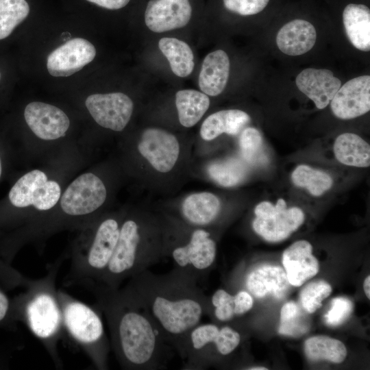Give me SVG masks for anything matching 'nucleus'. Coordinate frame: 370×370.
<instances>
[{"label":"nucleus","instance_id":"obj_19","mask_svg":"<svg viewBox=\"0 0 370 370\" xmlns=\"http://www.w3.org/2000/svg\"><path fill=\"white\" fill-rule=\"evenodd\" d=\"M244 283L248 292L258 299L268 295L280 299L291 285L284 269L271 264L260 265L249 270L245 275Z\"/></svg>","mask_w":370,"mask_h":370},{"label":"nucleus","instance_id":"obj_18","mask_svg":"<svg viewBox=\"0 0 370 370\" xmlns=\"http://www.w3.org/2000/svg\"><path fill=\"white\" fill-rule=\"evenodd\" d=\"M282 264L288 282L293 286L303 285L319 271V262L312 254V247L305 240L297 241L284 250Z\"/></svg>","mask_w":370,"mask_h":370},{"label":"nucleus","instance_id":"obj_36","mask_svg":"<svg viewBox=\"0 0 370 370\" xmlns=\"http://www.w3.org/2000/svg\"><path fill=\"white\" fill-rule=\"evenodd\" d=\"M228 10L242 16L258 14L267 5L269 0H223Z\"/></svg>","mask_w":370,"mask_h":370},{"label":"nucleus","instance_id":"obj_21","mask_svg":"<svg viewBox=\"0 0 370 370\" xmlns=\"http://www.w3.org/2000/svg\"><path fill=\"white\" fill-rule=\"evenodd\" d=\"M230 60L223 50L209 53L204 59L199 75V87L209 96H217L225 89L230 75Z\"/></svg>","mask_w":370,"mask_h":370},{"label":"nucleus","instance_id":"obj_16","mask_svg":"<svg viewBox=\"0 0 370 370\" xmlns=\"http://www.w3.org/2000/svg\"><path fill=\"white\" fill-rule=\"evenodd\" d=\"M191 13L188 0H150L146 7L145 22L151 31L162 33L186 26Z\"/></svg>","mask_w":370,"mask_h":370},{"label":"nucleus","instance_id":"obj_3","mask_svg":"<svg viewBox=\"0 0 370 370\" xmlns=\"http://www.w3.org/2000/svg\"><path fill=\"white\" fill-rule=\"evenodd\" d=\"M61 262H56L42 279L29 280L24 315L29 330L44 345L56 365L60 364L57 345L63 325L62 313L55 287Z\"/></svg>","mask_w":370,"mask_h":370},{"label":"nucleus","instance_id":"obj_17","mask_svg":"<svg viewBox=\"0 0 370 370\" xmlns=\"http://www.w3.org/2000/svg\"><path fill=\"white\" fill-rule=\"evenodd\" d=\"M295 83L318 109L327 107L341 86V80L325 69H305L298 74Z\"/></svg>","mask_w":370,"mask_h":370},{"label":"nucleus","instance_id":"obj_11","mask_svg":"<svg viewBox=\"0 0 370 370\" xmlns=\"http://www.w3.org/2000/svg\"><path fill=\"white\" fill-rule=\"evenodd\" d=\"M85 104L100 126L116 132L126 127L134 109L132 100L122 92L91 95Z\"/></svg>","mask_w":370,"mask_h":370},{"label":"nucleus","instance_id":"obj_34","mask_svg":"<svg viewBox=\"0 0 370 370\" xmlns=\"http://www.w3.org/2000/svg\"><path fill=\"white\" fill-rule=\"evenodd\" d=\"M332 287L325 280H315L306 284L299 295L301 306L309 314L314 312L322 306V301L328 297Z\"/></svg>","mask_w":370,"mask_h":370},{"label":"nucleus","instance_id":"obj_31","mask_svg":"<svg viewBox=\"0 0 370 370\" xmlns=\"http://www.w3.org/2000/svg\"><path fill=\"white\" fill-rule=\"evenodd\" d=\"M208 173L217 184L224 187H231L245 179L247 169L240 160L232 158L210 164L208 167Z\"/></svg>","mask_w":370,"mask_h":370},{"label":"nucleus","instance_id":"obj_28","mask_svg":"<svg viewBox=\"0 0 370 370\" xmlns=\"http://www.w3.org/2000/svg\"><path fill=\"white\" fill-rule=\"evenodd\" d=\"M304 352L311 360H324L333 363H341L347 356V348L341 341L324 335L307 338Z\"/></svg>","mask_w":370,"mask_h":370},{"label":"nucleus","instance_id":"obj_38","mask_svg":"<svg viewBox=\"0 0 370 370\" xmlns=\"http://www.w3.org/2000/svg\"><path fill=\"white\" fill-rule=\"evenodd\" d=\"M109 10H118L125 7L130 0H86Z\"/></svg>","mask_w":370,"mask_h":370},{"label":"nucleus","instance_id":"obj_5","mask_svg":"<svg viewBox=\"0 0 370 370\" xmlns=\"http://www.w3.org/2000/svg\"><path fill=\"white\" fill-rule=\"evenodd\" d=\"M63 325L69 336L83 349L97 369H108L109 342L98 311L57 290Z\"/></svg>","mask_w":370,"mask_h":370},{"label":"nucleus","instance_id":"obj_22","mask_svg":"<svg viewBox=\"0 0 370 370\" xmlns=\"http://www.w3.org/2000/svg\"><path fill=\"white\" fill-rule=\"evenodd\" d=\"M250 121V116L244 111L231 109L223 110L209 115L203 122L201 137L205 140H211L225 133L237 135Z\"/></svg>","mask_w":370,"mask_h":370},{"label":"nucleus","instance_id":"obj_15","mask_svg":"<svg viewBox=\"0 0 370 370\" xmlns=\"http://www.w3.org/2000/svg\"><path fill=\"white\" fill-rule=\"evenodd\" d=\"M24 116L33 133L45 140L64 136L70 125L69 117L61 109L43 102L29 103L25 108Z\"/></svg>","mask_w":370,"mask_h":370},{"label":"nucleus","instance_id":"obj_23","mask_svg":"<svg viewBox=\"0 0 370 370\" xmlns=\"http://www.w3.org/2000/svg\"><path fill=\"white\" fill-rule=\"evenodd\" d=\"M343 25L350 42L362 51L370 50V10L362 4L349 3L343 13Z\"/></svg>","mask_w":370,"mask_h":370},{"label":"nucleus","instance_id":"obj_27","mask_svg":"<svg viewBox=\"0 0 370 370\" xmlns=\"http://www.w3.org/2000/svg\"><path fill=\"white\" fill-rule=\"evenodd\" d=\"M158 47L169 62L172 72L177 76H188L194 69V55L190 46L175 38H162Z\"/></svg>","mask_w":370,"mask_h":370},{"label":"nucleus","instance_id":"obj_8","mask_svg":"<svg viewBox=\"0 0 370 370\" xmlns=\"http://www.w3.org/2000/svg\"><path fill=\"white\" fill-rule=\"evenodd\" d=\"M254 213L253 230L271 243L286 239L302 225L305 219L301 209L298 207L287 208L283 199H279L275 205L269 201H262L256 206Z\"/></svg>","mask_w":370,"mask_h":370},{"label":"nucleus","instance_id":"obj_41","mask_svg":"<svg viewBox=\"0 0 370 370\" xmlns=\"http://www.w3.org/2000/svg\"><path fill=\"white\" fill-rule=\"evenodd\" d=\"M247 369H249V370H267V368H265L264 367L258 366V367H251L249 368H247Z\"/></svg>","mask_w":370,"mask_h":370},{"label":"nucleus","instance_id":"obj_14","mask_svg":"<svg viewBox=\"0 0 370 370\" xmlns=\"http://www.w3.org/2000/svg\"><path fill=\"white\" fill-rule=\"evenodd\" d=\"M333 114L347 120L360 116L370 110V76L353 78L341 86L330 101Z\"/></svg>","mask_w":370,"mask_h":370},{"label":"nucleus","instance_id":"obj_1","mask_svg":"<svg viewBox=\"0 0 370 370\" xmlns=\"http://www.w3.org/2000/svg\"><path fill=\"white\" fill-rule=\"evenodd\" d=\"M107 321L110 344L121 367L127 370L162 369L172 349L136 294L127 285L117 289L94 284L86 287Z\"/></svg>","mask_w":370,"mask_h":370},{"label":"nucleus","instance_id":"obj_37","mask_svg":"<svg viewBox=\"0 0 370 370\" xmlns=\"http://www.w3.org/2000/svg\"><path fill=\"white\" fill-rule=\"evenodd\" d=\"M235 317L241 316L249 312L254 306L252 295L247 291L241 290L234 294Z\"/></svg>","mask_w":370,"mask_h":370},{"label":"nucleus","instance_id":"obj_42","mask_svg":"<svg viewBox=\"0 0 370 370\" xmlns=\"http://www.w3.org/2000/svg\"><path fill=\"white\" fill-rule=\"evenodd\" d=\"M1 171H2V167H1V158H0V177H1Z\"/></svg>","mask_w":370,"mask_h":370},{"label":"nucleus","instance_id":"obj_39","mask_svg":"<svg viewBox=\"0 0 370 370\" xmlns=\"http://www.w3.org/2000/svg\"><path fill=\"white\" fill-rule=\"evenodd\" d=\"M9 309V301L5 295L0 292V321L6 316Z\"/></svg>","mask_w":370,"mask_h":370},{"label":"nucleus","instance_id":"obj_4","mask_svg":"<svg viewBox=\"0 0 370 370\" xmlns=\"http://www.w3.org/2000/svg\"><path fill=\"white\" fill-rule=\"evenodd\" d=\"M143 227L130 219L121 225L112 257L97 284L117 289L126 280L148 269L166 256V249L145 239Z\"/></svg>","mask_w":370,"mask_h":370},{"label":"nucleus","instance_id":"obj_6","mask_svg":"<svg viewBox=\"0 0 370 370\" xmlns=\"http://www.w3.org/2000/svg\"><path fill=\"white\" fill-rule=\"evenodd\" d=\"M121 225L114 218L99 223L87 249L73 254L65 283L85 288L99 282L116 248Z\"/></svg>","mask_w":370,"mask_h":370},{"label":"nucleus","instance_id":"obj_29","mask_svg":"<svg viewBox=\"0 0 370 370\" xmlns=\"http://www.w3.org/2000/svg\"><path fill=\"white\" fill-rule=\"evenodd\" d=\"M309 314L297 303L291 301L285 303L280 310L278 332L293 338L307 333L311 325Z\"/></svg>","mask_w":370,"mask_h":370},{"label":"nucleus","instance_id":"obj_26","mask_svg":"<svg viewBox=\"0 0 370 370\" xmlns=\"http://www.w3.org/2000/svg\"><path fill=\"white\" fill-rule=\"evenodd\" d=\"M175 106L179 121L190 127L199 122L210 106V99L205 93L193 90H180L175 94Z\"/></svg>","mask_w":370,"mask_h":370},{"label":"nucleus","instance_id":"obj_30","mask_svg":"<svg viewBox=\"0 0 370 370\" xmlns=\"http://www.w3.org/2000/svg\"><path fill=\"white\" fill-rule=\"evenodd\" d=\"M291 180L296 186L306 188L315 197L322 195L333 184V180L329 174L305 164L295 169L291 174Z\"/></svg>","mask_w":370,"mask_h":370},{"label":"nucleus","instance_id":"obj_40","mask_svg":"<svg viewBox=\"0 0 370 370\" xmlns=\"http://www.w3.org/2000/svg\"><path fill=\"white\" fill-rule=\"evenodd\" d=\"M370 275H367L363 282V288L367 298H370Z\"/></svg>","mask_w":370,"mask_h":370},{"label":"nucleus","instance_id":"obj_10","mask_svg":"<svg viewBox=\"0 0 370 370\" xmlns=\"http://www.w3.org/2000/svg\"><path fill=\"white\" fill-rule=\"evenodd\" d=\"M106 196V188L101 180L93 173H86L67 187L62 196L60 206L69 216H85L101 207Z\"/></svg>","mask_w":370,"mask_h":370},{"label":"nucleus","instance_id":"obj_20","mask_svg":"<svg viewBox=\"0 0 370 370\" xmlns=\"http://www.w3.org/2000/svg\"><path fill=\"white\" fill-rule=\"evenodd\" d=\"M316 39V29L312 23L303 19H295L281 27L276 36V43L284 53L296 56L309 51Z\"/></svg>","mask_w":370,"mask_h":370},{"label":"nucleus","instance_id":"obj_13","mask_svg":"<svg viewBox=\"0 0 370 370\" xmlns=\"http://www.w3.org/2000/svg\"><path fill=\"white\" fill-rule=\"evenodd\" d=\"M96 56V49L88 40L75 38L56 49L48 56L47 68L54 77H67L81 70Z\"/></svg>","mask_w":370,"mask_h":370},{"label":"nucleus","instance_id":"obj_33","mask_svg":"<svg viewBox=\"0 0 370 370\" xmlns=\"http://www.w3.org/2000/svg\"><path fill=\"white\" fill-rule=\"evenodd\" d=\"M239 147L243 158L249 163H262L267 160L262 135L256 128L247 127L241 132Z\"/></svg>","mask_w":370,"mask_h":370},{"label":"nucleus","instance_id":"obj_2","mask_svg":"<svg viewBox=\"0 0 370 370\" xmlns=\"http://www.w3.org/2000/svg\"><path fill=\"white\" fill-rule=\"evenodd\" d=\"M125 285L140 298L165 342L182 358L189 333L210 311V299L198 282L173 268L161 275L146 269Z\"/></svg>","mask_w":370,"mask_h":370},{"label":"nucleus","instance_id":"obj_7","mask_svg":"<svg viewBox=\"0 0 370 370\" xmlns=\"http://www.w3.org/2000/svg\"><path fill=\"white\" fill-rule=\"evenodd\" d=\"M167 256L171 257L174 269L199 284L214 263L217 245L209 232L197 227L190 233L186 242L173 245L168 249Z\"/></svg>","mask_w":370,"mask_h":370},{"label":"nucleus","instance_id":"obj_32","mask_svg":"<svg viewBox=\"0 0 370 370\" xmlns=\"http://www.w3.org/2000/svg\"><path fill=\"white\" fill-rule=\"evenodd\" d=\"M29 12L25 0H0V40L10 36Z\"/></svg>","mask_w":370,"mask_h":370},{"label":"nucleus","instance_id":"obj_12","mask_svg":"<svg viewBox=\"0 0 370 370\" xmlns=\"http://www.w3.org/2000/svg\"><path fill=\"white\" fill-rule=\"evenodd\" d=\"M140 153L161 173L170 171L180 153V145L172 134L158 128H147L142 134L138 145Z\"/></svg>","mask_w":370,"mask_h":370},{"label":"nucleus","instance_id":"obj_9","mask_svg":"<svg viewBox=\"0 0 370 370\" xmlns=\"http://www.w3.org/2000/svg\"><path fill=\"white\" fill-rule=\"evenodd\" d=\"M60 195L58 183L48 180L44 172L35 169L17 180L9 193V199L17 208L32 206L38 210L47 211L56 205Z\"/></svg>","mask_w":370,"mask_h":370},{"label":"nucleus","instance_id":"obj_25","mask_svg":"<svg viewBox=\"0 0 370 370\" xmlns=\"http://www.w3.org/2000/svg\"><path fill=\"white\" fill-rule=\"evenodd\" d=\"M334 153L338 161L343 164L356 167L370 165L369 144L357 134H340L334 141Z\"/></svg>","mask_w":370,"mask_h":370},{"label":"nucleus","instance_id":"obj_43","mask_svg":"<svg viewBox=\"0 0 370 370\" xmlns=\"http://www.w3.org/2000/svg\"><path fill=\"white\" fill-rule=\"evenodd\" d=\"M0 77H1V74H0Z\"/></svg>","mask_w":370,"mask_h":370},{"label":"nucleus","instance_id":"obj_24","mask_svg":"<svg viewBox=\"0 0 370 370\" xmlns=\"http://www.w3.org/2000/svg\"><path fill=\"white\" fill-rule=\"evenodd\" d=\"M220 209L218 197L208 192L188 196L182 206L184 219L189 224L199 227L211 224L217 219Z\"/></svg>","mask_w":370,"mask_h":370},{"label":"nucleus","instance_id":"obj_35","mask_svg":"<svg viewBox=\"0 0 370 370\" xmlns=\"http://www.w3.org/2000/svg\"><path fill=\"white\" fill-rule=\"evenodd\" d=\"M353 304L347 297H338L332 299L330 309L325 314V323L332 327L343 323L351 315Z\"/></svg>","mask_w":370,"mask_h":370}]
</instances>
